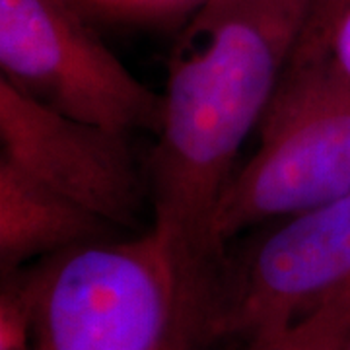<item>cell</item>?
<instances>
[{
	"label": "cell",
	"instance_id": "obj_11",
	"mask_svg": "<svg viewBox=\"0 0 350 350\" xmlns=\"http://www.w3.org/2000/svg\"><path fill=\"white\" fill-rule=\"evenodd\" d=\"M115 2H126V4H170L175 0H115Z\"/></svg>",
	"mask_w": 350,
	"mask_h": 350
},
{
	"label": "cell",
	"instance_id": "obj_9",
	"mask_svg": "<svg viewBox=\"0 0 350 350\" xmlns=\"http://www.w3.org/2000/svg\"><path fill=\"white\" fill-rule=\"evenodd\" d=\"M350 335V290L292 325L259 335L245 350H345Z\"/></svg>",
	"mask_w": 350,
	"mask_h": 350
},
{
	"label": "cell",
	"instance_id": "obj_5",
	"mask_svg": "<svg viewBox=\"0 0 350 350\" xmlns=\"http://www.w3.org/2000/svg\"><path fill=\"white\" fill-rule=\"evenodd\" d=\"M350 290V195L267 224L218 267L208 342L292 325Z\"/></svg>",
	"mask_w": 350,
	"mask_h": 350
},
{
	"label": "cell",
	"instance_id": "obj_3",
	"mask_svg": "<svg viewBox=\"0 0 350 350\" xmlns=\"http://www.w3.org/2000/svg\"><path fill=\"white\" fill-rule=\"evenodd\" d=\"M350 195V92L312 64L288 61L259 125V146L238 165L213 216L214 245Z\"/></svg>",
	"mask_w": 350,
	"mask_h": 350
},
{
	"label": "cell",
	"instance_id": "obj_10",
	"mask_svg": "<svg viewBox=\"0 0 350 350\" xmlns=\"http://www.w3.org/2000/svg\"><path fill=\"white\" fill-rule=\"evenodd\" d=\"M0 350H33L31 282L27 269L2 275Z\"/></svg>",
	"mask_w": 350,
	"mask_h": 350
},
{
	"label": "cell",
	"instance_id": "obj_12",
	"mask_svg": "<svg viewBox=\"0 0 350 350\" xmlns=\"http://www.w3.org/2000/svg\"><path fill=\"white\" fill-rule=\"evenodd\" d=\"M345 350H350V335H349V340H347V347H345Z\"/></svg>",
	"mask_w": 350,
	"mask_h": 350
},
{
	"label": "cell",
	"instance_id": "obj_2",
	"mask_svg": "<svg viewBox=\"0 0 350 350\" xmlns=\"http://www.w3.org/2000/svg\"><path fill=\"white\" fill-rule=\"evenodd\" d=\"M33 350H197L208 345L214 288L191 280L150 228L98 238L27 269Z\"/></svg>",
	"mask_w": 350,
	"mask_h": 350
},
{
	"label": "cell",
	"instance_id": "obj_1",
	"mask_svg": "<svg viewBox=\"0 0 350 350\" xmlns=\"http://www.w3.org/2000/svg\"><path fill=\"white\" fill-rule=\"evenodd\" d=\"M312 0H199L167 64L148 160L152 228L183 273L218 276L213 216L245 140L275 98Z\"/></svg>",
	"mask_w": 350,
	"mask_h": 350
},
{
	"label": "cell",
	"instance_id": "obj_7",
	"mask_svg": "<svg viewBox=\"0 0 350 350\" xmlns=\"http://www.w3.org/2000/svg\"><path fill=\"white\" fill-rule=\"evenodd\" d=\"M103 224L75 202L0 162V267L2 275L103 238Z\"/></svg>",
	"mask_w": 350,
	"mask_h": 350
},
{
	"label": "cell",
	"instance_id": "obj_4",
	"mask_svg": "<svg viewBox=\"0 0 350 350\" xmlns=\"http://www.w3.org/2000/svg\"><path fill=\"white\" fill-rule=\"evenodd\" d=\"M0 78L49 109L119 135L160 129L162 94L119 61L72 0H0Z\"/></svg>",
	"mask_w": 350,
	"mask_h": 350
},
{
	"label": "cell",
	"instance_id": "obj_13",
	"mask_svg": "<svg viewBox=\"0 0 350 350\" xmlns=\"http://www.w3.org/2000/svg\"><path fill=\"white\" fill-rule=\"evenodd\" d=\"M72 2H76V0H72Z\"/></svg>",
	"mask_w": 350,
	"mask_h": 350
},
{
	"label": "cell",
	"instance_id": "obj_6",
	"mask_svg": "<svg viewBox=\"0 0 350 350\" xmlns=\"http://www.w3.org/2000/svg\"><path fill=\"white\" fill-rule=\"evenodd\" d=\"M0 162L107 226H133L148 185L126 135L31 100L0 78Z\"/></svg>",
	"mask_w": 350,
	"mask_h": 350
},
{
	"label": "cell",
	"instance_id": "obj_8",
	"mask_svg": "<svg viewBox=\"0 0 350 350\" xmlns=\"http://www.w3.org/2000/svg\"><path fill=\"white\" fill-rule=\"evenodd\" d=\"M290 59L325 70L350 92V0H312Z\"/></svg>",
	"mask_w": 350,
	"mask_h": 350
}]
</instances>
